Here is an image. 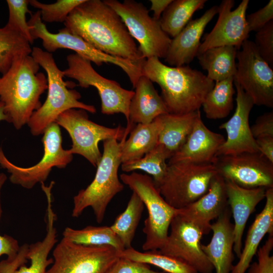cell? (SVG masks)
<instances>
[{"label": "cell", "mask_w": 273, "mask_h": 273, "mask_svg": "<svg viewBox=\"0 0 273 273\" xmlns=\"http://www.w3.org/2000/svg\"><path fill=\"white\" fill-rule=\"evenodd\" d=\"M64 24L72 33L104 53L136 62L146 60L120 17L103 1L84 0Z\"/></svg>", "instance_id": "6da1fadb"}, {"label": "cell", "mask_w": 273, "mask_h": 273, "mask_svg": "<svg viewBox=\"0 0 273 273\" xmlns=\"http://www.w3.org/2000/svg\"><path fill=\"white\" fill-rule=\"evenodd\" d=\"M143 75L159 85L168 112L184 114L198 110L215 82L188 65L170 66L157 57L146 59Z\"/></svg>", "instance_id": "7a4b0ae2"}, {"label": "cell", "mask_w": 273, "mask_h": 273, "mask_svg": "<svg viewBox=\"0 0 273 273\" xmlns=\"http://www.w3.org/2000/svg\"><path fill=\"white\" fill-rule=\"evenodd\" d=\"M30 55L17 58L0 77V101L9 122L16 129L27 124L41 106V95L48 89L47 76Z\"/></svg>", "instance_id": "3957f363"}, {"label": "cell", "mask_w": 273, "mask_h": 273, "mask_svg": "<svg viewBox=\"0 0 273 273\" xmlns=\"http://www.w3.org/2000/svg\"><path fill=\"white\" fill-rule=\"evenodd\" d=\"M31 55L47 73L48 90L45 102L33 113L27 123L33 135L42 134L61 113L69 109H83L93 114L96 112L94 106L79 101L81 98L79 92L69 89L75 84L63 80V72L57 66L52 53L34 47Z\"/></svg>", "instance_id": "277c9868"}, {"label": "cell", "mask_w": 273, "mask_h": 273, "mask_svg": "<svg viewBox=\"0 0 273 273\" xmlns=\"http://www.w3.org/2000/svg\"><path fill=\"white\" fill-rule=\"evenodd\" d=\"M127 136L125 134L120 142L115 139L103 141V152L94 179L73 197L72 217H79L89 207L93 210L97 222H102L108 204L124 188L119 179L118 171L121 164L122 143Z\"/></svg>", "instance_id": "5b68a950"}, {"label": "cell", "mask_w": 273, "mask_h": 273, "mask_svg": "<svg viewBox=\"0 0 273 273\" xmlns=\"http://www.w3.org/2000/svg\"><path fill=\"white\" fill-rule=\"evenodd\" d=\"M120 178L139 197L147 210L148 216L143 229L146 235L143 250H159L166 240L176 209L162 197L151 176L133 171L122 173Z\"/></svg>", "instance_id": "8992f818"}, {"label": "cell", "mask_w": 273, "mask_h": 273, "mask_svg": "<svg viewBox=\"0 0 273 273\" xmlns=\"http://www.w3.org/2000/svg\"><path fill=\"white\" fill-rule=\"evenodd\" d=\"M217 173L213 164L177 162L168 164L166 174L157 188L169 205L179 209L205 194Z\"/></svg>", "instance_id": "52a82bcc"}, {"label": "cell", "mask_w": 273, "mask_h": 273, "mask_svg": "<svg viewBox=\"0 0 273 273\" xmlns=\"http://www.w3.org/2000/svg\"><path fill=\"white\" fill-rule=\"evenodd\" d=\"M55 123L64 128L69 133L72 146L69 152L84 157L95 167L101 160L102 153L99 148L101 141L115 139L121 141L129 131L120 125L108 127L90 120L87 111L71 109L61 113Z\"/></svg>", "instance_id": "ba28073f"}, {"label": "cell", "mask_w": 273, "mask_h": 273, "mask_svg": "<svg viewBox=\"0 0 273 273\" xmlns=\"http://www.w3.org/2000/svg\"><path fill=\"white\" fill-rule=\"evenodd\" d=\"M120 17L146 59L165 58L171 39L162 29L159 22L149 15V11L140 2L133 0L103 1Z\"/></svg>", "instance_id": "9c48e42d"}, {"label": "cell", "mask_w": 273, "mask_h": 273, "mask_svg": "<svg viewBox=\"0 0 273 273\" xmlns=\"http://www.w3.org/2000/svg\"><path fill=\"white\" fill-rule=\"evenodd\" d=\"M43 156L40 161L29 167L14 164L5 156L0 147V166L10 174V181L27 189H32L38 183H43L54 167L65 168L73 159V155L62 147L60 126L53 123L42 134Z\"/></svg>", "instance_id": "30bf717a"}, {"label": "cell", "mask_w": 273, "mask_h": 273, "mask_svg": "<svg viewBox=\"0 0 273 273\" xmlns=\"http://www.w3.org/2000/svg\"><path fill=\"white\" fill-rule=\"evenodd\" d=\"M119 252L111 246L77 244L63 237L53 249V262L46 273H107Z\"/></svg>", "instance_id": "8fae6325"}, {"label": "cell", "mask_w": 273, "mask_h": 273, "mask_svg": "<svg viewBox=\"0 0 273 273\" xmlns=\"http://www.w3.org/2000/svg\"><path fill=\"white\" fill-rule=\"evenodd\" d=\"M66 60L68 68L63 71L64 76L77 80L81 87H95L101 99V112L106 115L122 113L128 123L129 107L134 91L104 77L94 69L90 61L76 53L68 55Z\"/></svg>", "instance_id": "7c38bea8"}, {"label": "cell", "mask_w": 273, "mask_h": 273, "mask_svg": "<svg viewBox=\"0 0 273 273\" xmlns=\"http://www.w3.org/2000/svg\"><path fill=\"white\" fill-rule=\"evenodd\" d=\"M237 51L234 82L252 100L254 105L273 107V70L260 56L253 41L247 39Z\"/></svg>", "instance_id": "4fadbf2b"}, {"label": "cell", "mask_w": 273, "mask_h": 273, "mask_svg": "<svg viewBox=\"0 0 273 273\" xmlns=\"http://www.w3.org/2000/svg\"><path fill=\"white\" fill-rule=\"evenodd\" d=\"M217 173L245 188H273V163L260 152H243L217 157Z\"/></svg>", "instance_id": "5bb4252c"}, {"label": "cell", "mask_w": 273, "mask_h": 273, "mask_svg": "<svg viewBox=\"0 0 273 273\" xmlns=\"http://www.w3.org/2000/svg\"><path fill=\"white\" fill-rule=\"evenodd\" d=\"M170 232L161 253L179 258L199 273H213L214 267L202 249L203 234L176 213L170 225Z\"/></svg>", "instance_id": "9a60e30c"}, {"label": "cell", "mask_w": 273, "mask_h": 273, "mask_svg": "<svg viewBox=\"0 0 273 273\" xmlns=\"http://www.w3.org/2000/svg\"><path fill=\"white\" fill-rule=\"evenodd\" d=\"M249 0H243L234 10V0H223L218 6V17L212 30L205 35L198 54L214 47L233 46L239 50L250 33L246 11Z\"/></svg>", "instance_id": "2e32d148"}, {"label": "cell", "mask_w": 273, "mask_h": 273, "mask_svg": "<svg viewBox=\"0 0 273 273\" xmlns=\"http://www.w3.org/2000/svg\"><path fill=\"white\" fill-rule=\"evenodd\" d=\"M237 93L235 111L219 128L225 130L226 140L219 148L217 156L235 155L243 152H259L249 123V117L254 105L252 99L241 86L234 82Z\"/></svg>", "instance_id": "e0dca14e"}, {"label": "cell", "mask_w": 273, "mask_h": 273, "mask_svg": "<svg viewBox=\"0 0 273 273\" xmlns=\"http://www.w3.org/2000/svg\"><path fill=\"white\" fill-rule=\"evenodd\" d=\"M228 207L225 179L217 173L205 194L186 207L176 209V213L198 228L203 235H207L211 231V221Z\"/></svg>", "instance_id": "ac0fdd59"}, {"label": "cell", "mask_w": 273, "mask_h": 273, "mask_svg": "<svg viewBox=\"0 0 273 273\" xmlns=\"http://www.w3.org/2000/svg\"><path fill=\"white\" fill-rule=\"evenodd\" d=\"M225 140L222 134L210 130L205 126L200 114L187 140L169 159L168 164L177 162L214 164L218 150Z\"/></svg>", "instance_id": "d6986e66"}, {"label": "cell", "mask_w": 273, "mask_h": 273, "mask_svg": "<svg viewBox=\"0 0 273 273\" xmlns=\"http://www.w3.org/2000/svg\"><path fill=\"white\" fill-rule=\"evenodd\" d=\"M27 22L33 40L37 38L41 39L42 46L48 53H52L58 49H67L93 63L97 62L101 57L100 51L66 27L60 29L57 33L50 32L41 19L39 10L31 14Z\"/></svg>", "instance_id": "ffe728a7"}, {"label": "cell", "mask_w": 273, "mask_h": 273, "mask_svg": "<svg viewBox=\"0 0 273 273\" xmlns=\"http://www.w3.org/2000/svg\"><path fill=\"white\" fill-rule=\"evenodd\" d=\"M225 183L228 205L234 220L233 250L239 258L246 223L257 204L265 198L267 189L245 188L229 180L225 179Z\"/></svg>", "instance_id": "44dd1931"}, {"label": "cell", "mask_w": 273, "mask_h": 273, "mask_svg": "<svg viewBox=\"0 0 273 273\" xmlns=\"http://www.w3.org/2000/svg\"><path fill=\"white\" fill-rule=\"evenodd\" d=\"M218 6H213L200 17L191 20L182 30L171 39L165 61L171 66L191 63L197 57L204 31L214 16Z\"/></svg>", "instance_id": "7402d4cb"}, {"label": "cell", "mask_w": 273, "mask_h": 273, "mask_svg": "<svg viewBox=\"0 0 273 273\" xmlns=\"http://www.w3.org/2000/svg\"><path fill=\"white\" fill-rule=\"evenodd\" d=\"M231 216L228 207L216 221L211 223L213 234L210 242L201 245L216 273H231L233 267L234 224L231 221Z\"/></svg>", "instance_id": "603a6c76"}, {"label": "cell", "mask_w": 273, "mask_h": 273, "mask_svg": "<svg viewBox=\"0 0 273 273\" xmlns=\"http://www.w3.org/2000/svg\"><path fill=\"white\" fill-rule=\"evenodd\" d=\"M134 88L126 126L133 127L135 124H148L159 116L168 113L162 97L148 77L142 75Z\"/></svg>", "instance_id": "cb8c5ba5"}, {"label": "cell", "mask_w": 273, "mask_h": 273, "mask_svg": "<svg viewBox=\"0 0 273 273\" xmlns=\"http://www.w3.org/2000/svg\"><path fill=\"white\" fill-rule=\"evenodd\" d=\"M51 190V187H46L43 189L47 200L46 235L41 241L28 245L27 259L30 260V265H23L14 273H46L47 267L53 262V258H48L57 242L55 226L57 216L53 209Z\"/></svg>", "instance_id": "d4e9b609"}, {"label": "cell", "mask_w": 273, "mask_h": 273, "mask_svg": "<svg viewBox=\"0 0 273 273\" xmlns=\"http://www.w3.org/2000/svg\"><path fill=\"white\" fill-rule=\"evenodd\" d=\"M265 203L250 226L239 260L231 273H245L265 235L273 236V188L266 190Z\"/></svg>", "instance_id": "484cf974"}, {"label": "cell", "mask_w": 273, "mask_h": 273, "mask_svg": "<svg viewBox=\"0 0 273 273\" xmlns=\"http://www.w3.org/2000/svg\"><path fill=\"white\" fill-rule=\"evenodd\" d=\"M200 114L198 110L184 114L168 113L160 115L162 126L158 144L164 147L169 159L184 145Z\"/></svg>", "instance_id": "4316f807"}, {"label": "cell", "mask_w": 273, "mask_h": 273, "mask_svg": "<svg viewBox=\"0 0 273 273\" xmlns=\"http://www.w3.org/2000/svg\"><path fill=\"white\" fill-rule=\"evenodd\" d=\"M161 126L160 115L150 123L135 125L122 143L121 164L138 160L153 149L158 144Z\"/></svg>", "instance_id": "83f0119b"}, {"label": "cell", "mask_w": 273, "mask_h": 273, "mask_svg": "<svg viewBox=\"0 0 273 273\" xmlns=\"http://www.w3.org/2000/svg\"><path fill=\"white\" fill-rule=\"evenodd\" d=\"M237 50L233 46L217 47L197 54V57L201 67L207 71V77L215 82L234 77Z\"/></svg>", "instance_id": "f1b7e54d"}, {"label": "cell", "mask_w": 273, "mask_h": 273, "mask_svg": "<svg viewBox=\"0 0 273 273\" xmlns=\"http://www.w3.org/2000/svg\"><path fill=\"white\" fill-rule=\"evenodd\" d=\"M206 2V0H172L159 20L162 29L174 38L189 23L194 13L203 8Z\"/></svg>", "instance_id": "f546056e"}, {"label": "cell", "mask_w": 273, "mask_h": 273, "mask_svg": "<svg viewBox=\"0 0 273 273\" xmlns=\"http://www.w3.org/2000/svg\"><path fill=\"white\" fill-rule=\"evenodd\" d=\"M234 77L215 82L202 105L205 116L210 119L227 117L234 108Z\"/></svg>", "instance_id": "4dcf8cb0"}, {"label": "cell", "mask_w": 273, "mask_h": 273, "mask_svg": "<svg viewBox=\"0 0 273 273\" xmlns=\"http://www.w3.org/2000/svg\"><path fill=\"white\" fill-rule=\"evenodd\" d=\"M63 237L77 244L87 246H111L121 252L124 246L110 226L88 225L76 230L66 227L62 233Z\"/></svg>", "instance_id": "1f68e13d"}, {"label": "cell", "mask_w": 273, "mask_h": 273, "mask_svg": "<svg viewBox=\"0 0 273 273\" xmlns=\"http://www.w3.org/2000/svg\"><path fill=\"white\" fill-rule=\"evenodd\" d=\"M119 256L131 260L152 265L167 273H198L183 260L161 253L158 250L139 251L131 247L119 252Z\"/></svg>", "instance_id": "d6a6232c"}, {"label": "cell", "mask_w": 273, "mask_h": 273, "mask_svg": "<svg viewBox=\"0 0 273 273\" xmlns=\"http://www.w3.org/2000/svg\"><path fill=\"white\" fill-rule=\"evenodd\" d=\"M144 207L139 197L132 192L125 209L117 216L110 226L122 241L125 249L132 247L131 243Z\"/></svg>", "instance_id": "836d02e7"}, {"label": "cell", "mask_w": 273, "mask_h": 273, "mask_svg": "<svg viewBox=\"0 0 273 273\" xmlns=\"http://www.w3.org/2000/svg\"><path fill=\"white\" fill-rule=\"evenodd\" d=\"M30 43L19 32L6 24L0 28V73L10 69L19 57L31 55Z\"/></svg>", "instance_id": "e575fe53"}, {"label": "cell", "mask_w": 273, "mask_h": 273, "mask_svg": "<svg viewBox=\"0 0 273 273\" xmlns=\"http://www.w3.org/2000/svg\"><path fill=\"white\" fill-rule=\"evenodd\" d=\"M169 157L160 144L156 147L142 158L132 161L122 163L121 170L128 173L134 170H142L152 176L157 187L162 182L167 171L168 164L166 163Z\"/></svg>", "instance_id": "d590c367"}, {"label": "cell", "mask_w": 273, "mask_h": 273, "mask_svg": "<svg viewBox=\"0 0 273 273\" xmlns=\"http://www.w3.org/2000/svg\"><path fill=\"white\" fill-rule=\"evenodd\" d=\"M84 0H58L46 4L36 0H29V4L38 9L42 22L64 23L69 14Z\"/></svg>", "instance_id": "8d00e7d4"}, {"label": "cell", "mask_w": 273, "mask_h": 273, "mask_svg": "<svg viewBox=\"0 0 273 273\" xmlns=\"http://www.w3.org/2000/svg\"><path fill=\"white\" fill-rule=\"evenodd\" d=\"M6 2L9 10L8 21L6 24L21 33L30 44L33 43L34 40L26 18L27 13L32 14L28 7L29 0H7Z\"/></svg>", "instance_id": "74e56055"}, {"label": "cell", "mask_w": 273, "mask_h": 273, "mask_svg": "<svg viewBox=\"0 0 273 273\" xmlns=\"http://www.w3.org/2000/svg\"><path fill=\"white\" fill-rule=\"evenodd\" d=\"M260 56L273 67V20L256 32L255 42Z\"/></svg>", "instance_id": "f35d334b"}, {"label": "cell", "mask_w": 273, "mask_h": 273, "mask_svg": "<svg viewBox=\"0 0 273 273\" xmlns=\"http://www.w3.org/2000/svg\"><path fill=\"white\" fill-rule=\"evenodd\" d=\"M273 236H268L265 243L257 251V261L250 264L248 273H273Z\"/></svg>", "instance_id": "ab89813d"}, {"label": "cell", "mask_w": 273, "mask_h": 273, "mask_svg": "<svg viewBox=\"0 0 273 273\" xmlns=\"http://www.w3.org/2000/svg\"><path fill=\"white\" fill-rule=\"evenodd\" d=\"M273 20V1L257 11L246 15L249 32L258 31L270 21Z\"/></svg>", "instance_id": "60d3db41"}, {"label": "cell", "mask_w": 273, "mask_h": 273, "mask_svg": "<svg viewBox=\"0 0 273 273\" xmlns=\"http://www.w3.org/2000/svg\"><path fill=\"white\" fill-rule=\"evenodd\" d=\"M107 273H164L152 269L149 265L120 257Z\"/></svg>", "instance_id": "b9f144b4"}, {"label": "cell", "mask_w": 273, "mask_h": 273, "mask_svg": "<svg viewBox=\"0 0 273 273\" xmlns=\"http://www.w3.org/2000/svg\"><path fill=\"white\" fill-rule=\"evenodd\" d=\"M7 177L3 172L0 173V220L2 215L1 204V191L6 181ZM20 246L17 240L7 235H0V257L7 255V258H12L18 253Z\"/></svg>", "instance_id": "7bdbcfd3"}, {"label": "cell", "mask_w": 273, "mask_h": 273, "mask_svg": "<svg viewBox=\"0 0 273 273\" xmlns=\"http://www.w3.org/2000/svg\"><path fill=\"white\" fill-rule=\"evenodd\" d=\"M250 129L255 139L273 137V112H265L259 116Z\"/></svg>", "instance_id": "ee69618b"}, {"label": "cell", "mask_w": 273, "mask_h": 273, "mask_svg": "<svg viewBox=\"0 0 273 273\" xmlns=\"http://www.w3.org/2000/svg\"><path fill=\"white\" fill-rule=\"evenodd\" d=\"M28 245L20 246L17 254L12 258H7L0 261V273H14L21 266L28 262L27 253Z\"/></svg>", "instance_id": "f6af8a7d"}, {"label": "cell", "mask_w": 273, "mask_h": 273, "mask_svg": "<svg viewBox=\"0 0 273 273\" xmlns=\"http://www.w3.org/2000/svg\"><path fill=\"white\" fill-rule=\"evenodd\" d=\"M255 141L259 152L273 163V137H263Z\"/></svg>", "instance_id": "bcb514c9"}, {"label": "cell", "mask_w": 273, "mask_h": 273, "mask_svg": "<svg viewBox=\"0 0 273 273\" xmlns=\"http://www.w3.org/2000/svg\"><path fill=\"white\" fill-rule=\"evenodd\" d=\"M172 1V0H150V10L153 12L152 17L159 21L162 14Z\"/></svg>", "instance_id": "7dc6e473"}, {"label": "cell", "mask_w": 273, "mask_h": 273, "mask_svg": "<svg viewBox=\"0 0 273 273\" xmlns=\"http://www.w3.org/2000/svg\"><path fill=\"white\" fill-rule=\"evenodd\" d=\"M3 121L8 122L9 119L5 112L4 104L0 101V122Z\"/></svg>", "instance_id": "c3c4849f"}]
</instances>
